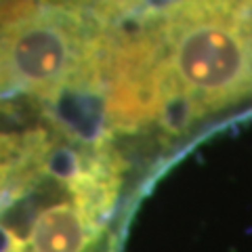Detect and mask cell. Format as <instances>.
<instances>
[{
  "label": "cell",
  "mask_w": 252,
  "mask_h": 252,
  "mask_svg": "<svg viewBox=\"0 0 252 252\" xmlns=\"http://www.w3.org/2000/svg\"><path fill=\"white\" fill-rule=\"evenodd\" d=\"M107 124L179 128L252 97V0H164L120 30L103 80Z\"/></svg>",
  "instance_id": "6da1fadb"
}]
</instances>
